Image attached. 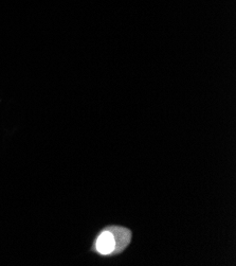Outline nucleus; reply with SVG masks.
Segmentation results:
<instances>
[{
	"label": "nucleus",
	"mask_w": 236,
	"mask_h": 266,
	"mask_svg": "<svg viewBox=\"0 0 236 266\" xmlns=\"http://www.w3.org/2000/svg\"><path fill=\"white\" fill-rule=\"evenodd\" d=\"M108 230L112 233L114 242H116V247H114L113 253L121 252L129 244L131 233L128 229L121 227H110Z\"/></svg>",
	"instance_id": "2"
},
{
	"label": "nucleus",
	"mask_w": 236,
	"mask_h": 266,
	"mask_svg": "<svg viewBox=\"0 0 236 266\" xmlns=\"http://www.w3.org/2000/svg\"><path fill=\"white\" fill-rule=\"evenodd\" d=\"M114 247H116V242H114L112 233L108 229L102 231L98 239H96L95 250L103 256H108L112 255Z\"/></svg>",
	"instance_id": "1"
}]
</instances>
